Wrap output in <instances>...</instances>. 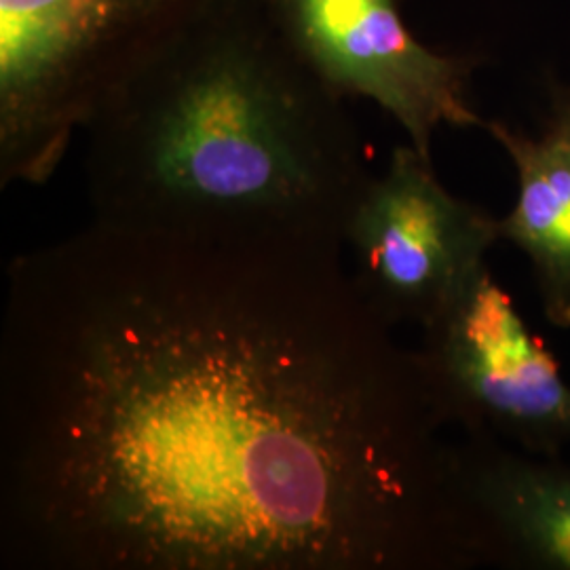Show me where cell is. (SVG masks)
<instances>
[{"instance_id": "obj_8", "label": "cell", "mask_w": 570, "mask_h": 570, "mask_svg": "<svg viewBox=\"0 0 570 570\" xmlns=\"http://www.w3.org/2000/svg\"><path fill=\"white\" fill-rule=\"evenodd\" d=\"M508 155L515 199L499 216L501 242L522 252L541 311L551 326L570 330V85H548V108L537 131L487 119Z\"/></svg>"}, {"instance_id": "obj_4", "label": "cell", "mask_w": 570, "mask_h": 570, "mask_svg": "<svg viewBox=\"0 0 570 570\" xmlns=\"http://www.w3.org/2000/svg\"><path fill=\"white\" fill-rule=\"evenodd\" d=\"M421 330L414 353L444 428L569 454V379L489 263Z\"/></svg>"}, {"instance_id": "obj_6", "label": "cell", "mask_w": 570, "mask_h": 570, "mask_svg": "<svg viewBox=\"0 0 570 570\" xmlns=\"http://www.w3.org/2000/svg\"><path fill=\"white\" fill-rule=\"evenodd\" d=\"M275 32L345 100L383 108L423 155L444 127L482 129L473 106L480 56L449 53L407 26L406 0H258Z\"/></svg>"}, {"instance_id": "obj_9", "label": "cell", "mask_w": 570, "mask_h": 570, "mask_svg": "<svg viewBox=\"0 0 570 570\" xmlns=\"http://www.w3.org/2000/svg\"><path fill=\"white\" fill-rule=\"evenodd\" d=\"M569 85H570V81H569Z\"/></svg>"}, {"instance_id": "obj_3", "label": "cell", "mask_w": 570, "mask_h": 570, "mask_svg": "<svg viewBox=\"0 0 570 570\" xmlns=\"http://www.w3.org/2000/svg\"><path fill=\"white\" fill-rule=\"evenodd\" d=\"M204 0H0V186H45L104 100Z\"/></svg>"}, {"instance_id": "obj_5", "label": "cell", "mask_w": 570, "mask_h": 570, "mask_svg": "<svg viewBox=\"0 0 570 570\" xmlns=\"http://www.w3.org/2000/svg\"><path fill=\"white\" fill-rule=\"evenodd\" d=\"M501 244L499 216L440 180L433 157L412 144L391 150L345 228L351 279L389 327L428 326Z\"/></svg>"}, {"instance_id": "obj_1", "label": "cell", "mask_w": 570, "mask_h": 570, "mask_svg": "<svg viewBox=\"0 0 570 570\" xmlns=\"http://www.w3.org/2000/svg\"><path fill=\"white\" fill-rule=\"evenodd\" d=\"M341 252L91 223L16 256L0 569H475L416 353Z\"/></svg>"}, {"instance_id": "obj_7", "label": "cell", "mask_w": 570, "mask_h": 570, "mask_svg": "<svg viewBox=\"0 0 570 570\" xmlns=\"http://www.w3.org/2000/svg\"><path fill=\"white\" fill-rule=\"evenodd\" d=\"M452 484L475 567L570 570L569 454L463 433Z\"/></svg>"}, {"instance_id": "obj_2", "label": "cell", "mask_w": 570, "mask_h": 570, "mask_svg": "<svg viewBox=\"0 0 570 570\" xmlns=\"http://www.w3.org/2000/svg\"><path fill=\"white\" fill-rule=\"evenodd\" d=\"M82 136L91 223L134 235L343 247L374 176L345 98L258 0H204Z\"/></svg>"}]
</instances>
